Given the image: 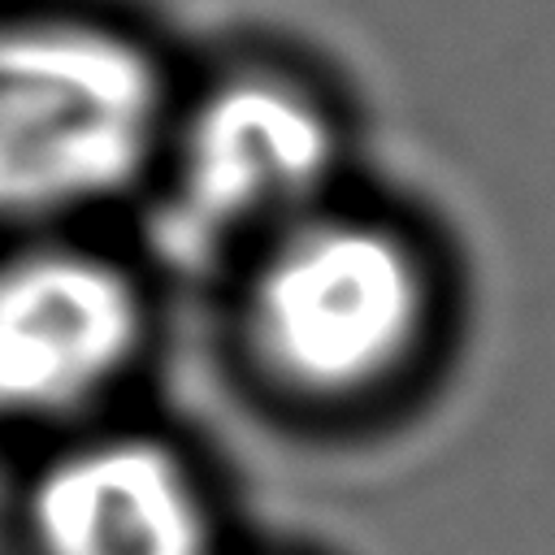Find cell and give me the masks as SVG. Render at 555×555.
Returning <instances> with one entry per match:
<instances>
[{"instance_id":"obj_1","label":"cell","mask_w":555,"mask_h":555,"mask_svg":"<svg viewBox=\"0 0 555 555\" xmlns=\"http://www.w3.org/2000/svg\"><path fill=\"white\" fill-rule=\"evenodd\" d=\"M455 330L438 234L356 186L230 264V334L251 386L312 421H360L416 395Z\"/></svg>"},{"instance_id":"obj_2","label":"cell","mask_w":555,"mask_h":555,"mask_svg":"<svg viewBox=\"0 0 555 555\" xmlns=\"http://www.w3.org/2000/svg\"><path fill=\"white\" fill-rule=\"evenodd\" d=\"M182 82L134 22L65 4H0V238L87 230L147 195Z\"/></svg>"},{"instance_id":"obj_3","label":"cell","mask_w":555,"mask_h":555,"mask_svg":"<svg viewBox=\"0 0 555 555\" xmlns=\"http://www.w3.org/2000/svg\"><path fill=\"white\" fill-rule=\"evenodd\" d=\"M351 117L291 56H234L182 87L152 195L173 247L234 264L251 243L351 186Z\"/></svg>"},{"instance_id":"obj_4","label":"cell","mask_w":555,"mask_h":555,"mask_svg":"<svg viewBox=\"0 0 555 555\" xmlns=\"http://www.w3.org/2000/svg\"><path fill=\"white\" fill-rule=\"evenodd\" d=\"M156 334L147 278L87 230L0 238V429L61 438L113 416Z\"/></svg>"},{"instance_id":"obj_5","label":"cell","mask_w":555,"mask_h":555,"mask_svg":"<svg viewBox=\"0 0 555 555\" xmlns=\"http://www.w3.org/2000/svg\"><path fill=\"white\" fill-rule=\"evenodd\" d=\"M22 555H234L199 455L143 421L48 438L17 490Z\"/></svg>"},{"instance_id":"obj_6","label":"cell","mask_w":555,"mask_h":555,"mask_svg":"<svg viewBox=\"0 0 555 555\" xmlns=\"http://www.w3.org/2000/svg\"><path fill=\"white\" fill-rule=\"evenodd\" d=\"M260 555H304V551H260Z\"/></svg>"}]
</instances>
